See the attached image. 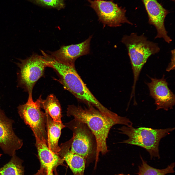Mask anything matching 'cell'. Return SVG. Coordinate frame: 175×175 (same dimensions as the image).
<instances>
[{
    "label": "cell",
    "mask_w": 175,
    "mask_h": 175,
    "mask_svg": "<svg viewBox=\"0 0 175 175\" xmlns=\"http://www.w3.org/2000/svg\"><path fill=\"white\" fill-rule=\"evenodd\" d=\"M46 169L41 166L40 169L35 175H46Z\"/></svg>",
    "instance_id": "21"
},
{
    "label": "cell",
    "mask_w": 175,
    "mask_h": 175,
    "mask_svg": "<svg viewBox=\"0 0 175 175\" xmlns=\"http://www.w3.org/2000/svg\"><path fill=\"white\" fill-rule=\"evenodd\" d=\"M65 125L73 133L71 151L83 157L86 162L95 156L96 158V140L86 124L74 119Z\"/></svg>",
    "instance_id": "5"
},
{
    "label": "cell",
    "mask_w": 175,
    "mask_h": 175,
    "mask_svg": "<svg viewBox=\"0 0 175 175\" xmlns=\"http://www.w3.org/2000/svg\"><path fill=\"white\" fill-rule=\"evenodd\" d=\"M45 113L47 145L50 150L55 153H58L61 150L58 141L61 131L65 126L62 122L54 121L47 113L45 112Z\"/></svg>",
    "instance_id": "15"
},
{
    "label": "cell",
    "mask_w": 175,
    "mask_h": 175,
    "mask_svg": "<svg viewBox=\"0 0 175 175\" xmlns=\"http://www.w3.org/2000/svg\"><path fill=\"white\" fill-rule=\"evenodd\" d=\"M163 75L160 79L150 78L151 81L146 83L150 96L155 101L156 110L166 111L173 109L175 103L174 94L169 88L168 83Z\"/></svg>",
    "instance_id": "10"
},
{
    "label": "cell",
    "mask_w": 175,
    "mask_h": 175,
    "mask_svg": "<svg viewBox=\"0 0 175 175\" xmlns=\"http://www.w3.org/2000/svg\"><path fill=\"white\" fill-rule=\"evenodd\" d=\"M142 163L139 166V171L137 173L138 175H166L169 173H173L174 171V163L165 169H159L154 168L149 165L140 156Z\"/></svg>",
    "instance_id": "18"
},
{
    "label": "cell",
    "mask_w": 175,
    "mask_h": 175,
    "mask_svg": "<svg viewBox=\"0 0 175 175\" xmlns=\"http://www.w3.org/2000/svg\"><path fill=\"white\" fill-rule=\"evenodd\" d=\"M20 62L16 63L19 70L17 74V86L32 95L35 84L43 75L47 67L46 60L43 56L33 53L25 59H19Z\"/></svg>",
    "instance_id": "6"
},
{
    "label": "cell",
    "mask_w": 175,
    "mask_h": 175,
    "mask_svg": "<svg viewBox=\"0 0 175 175\" xmlns=\"http://www.w3.org/2000/svg\"><path fill=\"white\" fill-rule=\"evenodd\" d=\"M23 162L16 154H14L7 163L0 168V175H24Z\"/></svg>",
    "instance_id": "17"
},
{
    "label": "cell",
    "mask_w": 175,
    "mask_h": 175,
    "mask_svg": "<svg viewBox=\"0 0 175 175\" xmlns=\"http://www.w3.org/2000/svg\"><path fill=\"white\" fill-rule=\"evenodd\" d=\"M174 129V128L159 129L143 127L135 128L125 125L118 129L119 132L128 137L121 143L145 149L149 152L151 159L153 157L160 158L158 147L160 140Z\"/></svg>",
    "instance_id": "4"
},
{
    "label": "cell",
    "mask_w": 175,
    "mask_h": 175,
    "mask_svg": "<svg viewBox=\"0 0 175 175\" xmlns=\"http://www.w3.org/2000/svg\"><path fill=\"white\" fill-rule=\"evenodd\" d=\"M35 139V145L41 166L46 169H53L62 163L63 159L58 153H55L49 149L46 141Z\"/></svg>",
    "instance_id": "14"
},
{
    "label": "cell",
    "mask_w": 175,
    "mask_h": 175,
    "mask_svg": "<svg viewBox=\"0 0 175 175\" xmlns=\"http://www.w3.org/2000/svg\"><path fill=\"white\" fill-rule=\"evenodd\" d=\"M130 175L129 174H128L127 175H125V174H118L116 175Z\"/></svg>",
    "instance_id": "23"
},
{
    "label": "cell",
    "mask_w": 175,
    "mask_h": 175,
    "mask_svg": "<svg viewBox=\"0 0 175 175\" xmlns=\"http://www.w3.org/2000/svg\"><path fill=\"white\" fill-rule=\"evenodd\" d=\"M14 122L8 118L0 106V147L4 154L12 156L22 147V140L15 134L13 128Z\"/></svg>",
    "instance_id": "9"
},
{
    "label": "cell",
    "mask_w": 175,
    "mask_h": 175,
    "mask_svg": "<svg viewBox=\"0 0 175 175\" xmlns=\"http://www.w3.org/2000/svg\"><path fill=\"white\" fill-rule=\"evenodd\" d=\"M47 61L48 67L52 68L57 72L60 81L65 89L87 105L96 103L97 99L82 81L75 66L64 63L51 55L48 57Z\"/></svg>",
    "instance_id": "3"
},
{
    "label": "cell",
    "mask_w": 175,
    "mask_h": 175,
    "mask_svg": "<svg viewBox=\"0 0 175 175\" xmlns=\"http://www.w3.org/2000/svg\"><path fill=\"white\" fill-rule=\"evenodd\" d=\"M33 3L45 8L58 10L65 7V0H27Z\"/></svg>",
    "instance_id": "19"
},
{
    "label": "cell",
    "mask_w": 175,
    "mask_h": 175,
    "mask_svg": "<svg viewBox=\"0 0 175 175\" xmlns=\"http://www.w3.org/2000/svg\"><path fill=\"white\" fill-rule=\"evenodd\" d=\"M72 138L61 144L60 151L58 153L66 163L74 175H84L86 162L80 156L72 152L70 150Z\"/></svg>",
    "instance_id": "13"
},
{
    "label": "cell",
    "mask_w": 175,
    "mask_h": 175,
    "mask_svg": "<svg viewBox=\"0 0 175 175\" xmlns=\"http://www.w3.org/2000/svg\"><path fill=\"white\" fill-rule=\"evenodd\" d=\"M82 107L73 105H69L67 115L85 123L94 135L97 143L96 161L99 153L103 155L108 150L106 140L111 128L115 125L120 124L117 121L102 113L91 105Z\"/></svg>",
    "instance_id": "1"
},
{
    "label": "cell",
    "mask_w": 175,
    "mask_h": 175,
    "mask_svg": "<svg viewBox=\"0 0 175 175\" xmlns=\"http://www.w3.org/2000/svg\"><path fill=\"white\" fill-rule=\"evenodd\" d=\"M52 169H46V175H54Z\"/></svg>",
    "instance_id": "22"
},
{
    "label": "cell",
    "mask_w": 175,
    "mask_h": 175,
    "mask_svg": "<svg viewBox=\"0 0 175 175\" xmlns=\"http://www.w3.org/2000/svg\"><path fill=\"white\" fill-rule=\"evenodd\" d=\"M171 62L168 64L166 70L169 72L173 70L175 68V50L174 49L171 51Z\"/></svg>",
    "instance_id": "20"
},
{
    "label": "cell",
    "mask_w": 175,
    "mask_h": 175,
    "mask_svg": "<svg viewBox=\"0 0 175 175\" xmlns=\"http://www.w3.org/2000/svg\"><path fill=\"white\" fill-rule=\"evenodd\" d=\"M92 35L80 43L62 46L58 50L48 53L59 61L68 64L75 66L79 57L88 54L90 51V44Z\"/></svg>",
    "instance_id": "12"
},
{
    "label": "cell",
    "mask_w": 175,
    "mask_h": 175,
    "mask_svg": "<svg viewBox=\"0 0 175 175\" xmlns=\"http://www.w3.org/2000/svg\"><path fill=\"white\" fill-rule=\"evenodd\" d=\"M2 155V154L0 153V157H1Z\"/></svg>",
    "instance_id": "24"
},
{
    "label": "cell",
    "mask_w": 175,
    "mask_h": 175,
    "mask_svg": "<svg viewBox=\"0 0 175 175\" xmlns=\"http://www.w3.org/2000/svg\"><path fill=\"white\" fill-rule=\"evenodd\" d=\"M147 12L148 22L156 28L157 34L155 39L162 38L168 43L172 40L167 34L165 28V20L169 13L157 0H142Z\"/></svg>",
    "instance_id": "11"
},
{
    "label": "cell",
    "mask_w": 175,
    "mask_h": 175,
    "mask_svg": "<svg viewBox=\"0 0 175 175\" xmlns=\"http://www.w3.org/2000/svg\"><path fill=\"white\" fill-rule=\"evenodd\" d=\"M40 96L34 101L32 95L28 96L27 102L18 107V112L25 123L33 131L35 139L46 141L47 139L45 114L41 110Z\"/></svg>",
    "instance_id": "7"
},
{
    "label": "cell",
    "mask_w": 175,
    "mask_h": 175,
    "mask_svg": "<svg viewBox=\"0 0 175 175\" xmlns=\"http://www.w3.org/2000/svg\"><path fill=\"white\" fill-rule=\"evenodd\" d=\"M95 11L98 19L104 25L117 27L123 23L132 25L125 16L126 10L119 7L113 0H87Z\"/></svg>",
    "instance_id": "8"
},
{
    "label": "cell",
    "mask_w": 175,
    "mask_h": 175,
    "mask_svg": "<svg viewBox=\"0 0 175 175\" xmlns=\"http://www.w3.org/2000/svg\"><path fill=\"white\" fill-rule=\"evenodd\" d=\"M40 102L41 108L48 113L54 121L62 122L61 109L60 103L53 94L48 95L45 99H43L40 96Z\"/></svg>",
    "instance_id": "16"
},
{
    "label": "cell",
    "mask_w": 175,
    "mask_h": 175,
    "mask_svg": "<svg viewBox=\"0 0 175 175\" xmlns=\"http://www.w3.org/2000/svg\"><path fill=\"white\" fill-rule=\"evenodd\" d=\"M121 42L127 49L133 76V82L131 96H134L137 81L141 71L149 57L157 53L160 49L157 43L148 40L144 35L132 33L124 35Z\"/></svg>",
    "instance_id": "2"
}]
</instances>
